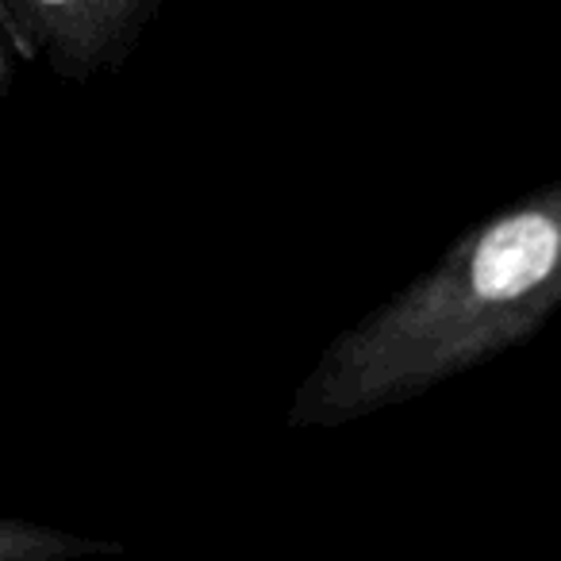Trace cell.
Instances as JSON below:
<instances>
[{"mask_svg": "<svg viewBox=\"0 0 561 561\" xmlns=\"http://www.w3.org/2000/svg\"><path fill=\"white\" fill-rule=\"evenodd\" d=\"M0 78H4V70H0Z\"/></svg>", "mask_w": 561, "mask_h": 561, "instance_id": "4", "label": "cell"}, {"mask_svg": "<svg viewBox=\"0 0 561 561\" xmlns=\"http://www.w3.org/2000/svg\"><path fill=\"white\" fill-rule=\"evenodd\" d=\"M561 308V178L461 231L427 273L346 328L293 400V427H339L412 400L530 339Z\"/></svg>", "mask_w": 561, "mask_h": 561, "instance_id": "1", "label": "cell"}, {"mask_svg": "<svg viewBox=\"0 0 561 561\" xmlns=\"http://www.w3.org/2000/svg\"><path fill=\"white\" fill-rule=\"evenodd\" d=\"M162 0H0V20L27 58L58 78L116 70Z\"/></svg>", "mask_w": 561, "mask_h": 561, "instance_id": "2", "label": "cell"}, {"mask_svg": "<svg viewBox=\"0 0 561 561\" xmlns=\"http://www.w3.org/2000/svg\"><path fill=\"white\" fill-rule=\"evenodd\" d=\"M112 542L62 535L55 527L39 523L0 519V561H55V558H85V553H108Z\"/></svg>", "mask_w": 561, "mask_h": 561, "instance_id": "3", "label": "cell"}]
</instances>
